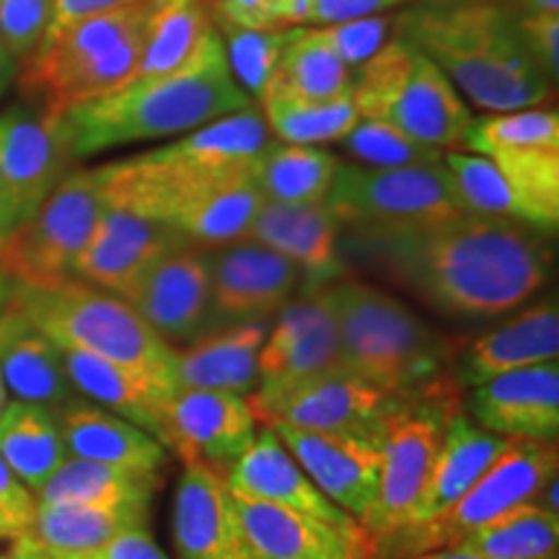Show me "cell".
<instances>
[{"mask_svg":"<svg viewBox=\"0 0 559 559\" xmlns=\"http://www.w3.org/2000/svg\"><path fill=\"white\" fill-rule=\"evenodd\" d=\"M355 243L402 288L464 319L519 309L547 283L551 267L547 234L477 213L407 234H355Z\"/></svg>","mask_w":559,"mask_h":559,"instance_id":"obj_1","label":"cell"},{"mask_svg":"<svg viewBox=\"0 0 559 559\" xmlns=\"http://www.w3.org/2000/svg\"><path fill=\"white\" fill-rule=\"evenodd\" d=\"M272 135L260 107L185 132L174 143L96 166L104 205L177 228L200 205L236 181L254 177Z\"/></svg>","mask_w":559,"mask_h":559,"instance_id":"obj_2","label":"cell"},{"mask_svg":"<svg viewBox=\"0 0 559 559\" xmlns=\"http://www.w3.org/2000/svg\"><path fill=\"white\" fill-rule=\"evenodd\" d=\"M249 104V96L230 75L215 29L185 68L135 79L115 94L62 111L60 120L79 160L132 143L179 138Z\"/></svg>","mask_w":559,"mask_h":559,"instance_id":"obj_3","label":"cell"},{"mask_svg":"<svg viewBox=\"0 0 559 559\" xmlns=\"http://www.w3.org/2000/svg\"><path fill=\"white\" fill-rule=\"evenodd\" d=\"M394 34L428 55L461 99L487 115L542 107L555 91L523 47L506 3H417L396 16Z\"/></svg>","mask_w":559,"mask_h":559,"instance_id":"obj_4","label":"cell"},{"mask_svg":"<svg viewBox=\"0 0 559 559\" xmlns=\"http://www.w3.org/2000/svg\"><path fill=\"white\" fill-rule=\"evenodd\" d=\"M345 370L383 394L428 407H461L451 345L402 300L366 283L330 285Z\"/></svg>","mask_w":559,"mask_h":559,"instance_id":"obj_5","label":"cell"},{"mask_svg":"<svg viewBox=\"0 0 559 559\" xmlns=\"http://www.w3.org/2000/svg\"><path fill=\"white\" fill-rule=\"evenodd\" d=\"M153 0L91 16L45 34L19 62L16 86L47 115L102 99L135 81Z\"/></svg>","mask_w":559,"mask_h":559,"instance_id":"obj_6","label":"cell"},{"mask_svg":"<svg viewBox=\"0 0 559 559\" xmlns=\"http://www.w3.org/2000/svg\"><path fill=\"white\" fill-rule=\"evenodd\" d=\"M9 309L60 349H81L132 370L166 396L174 347L145 324L128 300L79 277L55 285H13Z\"/></svg>","mask_w":559,"mask_h":559,"instance_id":"obj_7","label":"cell"},{"mask_svg":"<svg viewBox=\"0 0 559 559\" xmlns=\"http://www.w3.org/2000/svg\"><path fill=\"white\" fill-rule=\"evenodd\" d=\"M353 102L360 120L386 122L438 151L464 148L474 122L443 70L400 34L353 70Z\"/></svg>","mask_w":559,"mask_h":559,"instance_id":"obj_8","label":"cell"},{"mask_svg":"<svg viewBox=\"0 0 559 559\" xmlns=\"http://www.w3.org/2000/svg\"><path fill=\"white\" fill-rule=\"evenodd\" d=\"M326 205L360 236L407 234L466 213L443 160L396 169L340 164Z\"/></svg>","mask_w":559,"mask_h":559,"instance_id":"obj_9","label":"cell"},{"mask_svg":"<svg viewBox=\"0 0 559 559\" xmlns=\"http://www.w3.org/2000/svg\"><path fill=\"white\" fill-rule=\"evenodd\" d=\"M551 474H557L555 440H513L466 495L445 513L396 531L376 547V559H407L423 551L453 547L466 534L500 519L508 510L534 502Z\"/></svg>","mask_w":559,"mask_h":559,"instance_id":"obj_10","label":"cell"},{"mask_svg":"<svg viewBox=\"0 0 559 559\" xmlns=\"http://www.w3.org/2000/svg\"><path fill=\"white\" fill-rule=\"evenodd\" d=\"M102 213L99 169H73L0 243V272L13 285H55L73 277Z\"/></svg>","mask_w":559,"mask_h":559,"instance_id":"obj_11","label":"cell"},{"mask_svg":"<svg viewBox=\"0 0 559 559\" xmlns=\"http://www.w3.org/2000/svg\"><path fill=\"white\" fill-rule=\"evenodd\" d=\"M464 151L498 166L513 192L521 221L549 234L559 223V115L526 107L495 111L472 122Z\"/></svg>","mask_w":559,"mask_h":559,"instance_id":"obj_12","label":"cell"},{"mask_svg":"<svg viewBox=\"0 0 559 559\" xmlns=\"http://www.w3.org/2000/svg\"><path fill=\"white\" fill-rule=\"evenodd\" d=\"M260 425L285 423L293 428L366 440L379 449L391 419L409 402L396 400L349 373H330L277 394L247 396Z\"/></svg>","mask_w":559,"mask_h":559,"instance_id":"obj_13","label":"cell"},{"mask_svg":"<svg viewBox=\"0 0 559 559\" xmlns=\"http://www.w3.org/2000/svg\"><path fill=\"white\" fill-rule=\"evenodd\" d=\"M461 407H428V404H407L391 419L379 453V489L373 508L362 528L379 547L389 536L407 526L412 510L428 487L438 451L443 445L445 425Z\"/></svg>","mask_w":559,"mask_h":559,"instance_id":"obj_14","label":"cell"},{"mask_svg":"<svg viewBox=\"0 0 559 559\" xmlns=\"http://www.w3.org/2000/svg\"><path fill=\"white\" fill-rule=\"evenodd\" d=\"M330 373H347L330 285L288 300L260 349V394H277Z\"/></svg>","mask_w":559,"mask_h":559,"instance_id":"obj_15","label":"cell"},{"mask_svg":"<svg viewBox=\"0 0 559 559\" xmlns=\"http://www.w3.org/2000/svg\"><path fill=\"white\" fill-rule=\"evenodd\" d=\"M73 160L60 115H47L29 102L0 109V187L21 221L73 171Z\"/></svg>","mask_w":559,"mask_h":559,"instance_id":"obj_16","label":"cell"},{"mask_svg":"<svg viewBox=\"0 0 559 559\" xmlns=\"http://www.w3.org/2000/svg\"><path fill=\"white\" fill-rule=\"evenodd\" d=\"M257 438V419L247 396L228 391H174L164 407L160 443L181 461H202L226 474Z\"/></svg>","mask_w":559,"mask_h":559,"instance_id":"obj_17","label":"cell"},{"mask_svg":"<svg viewBox=\"0 0 559 559\" xmlns=\"http://www.w3.org/2000/svg\"><path fill=\"white\" fill-rule=\"evenodd\" d=\"M228 502L239 523L247 559H376V542L368 531L349 534L230 489Z\"/></svg>","mask_w":559,"mask_h":559,"instance_id":"obj_18","label":"cell"},{"mask_svg":"<svg viewBox=\"0 0 559 559\" xmlns=\"http://www.w3.org/2000/svg\"><path fill=\"white\" fill-rule=\"evenodd\" d=\"M187 243L190 241L166 223L104 205L99 226L91 236L88 247L81 251L73 277L128 298L153 264Z\"/></svg>","mask_w":559,"mask_h":559,"instance_id":"obj_19","label":"cell"},{"mask_svg":"<svg viewBox=\"0 0 559 559\" xmlns=\"http://www.w3.org/2000/svg\"><path fill=\"white\" fill-rule=\"evenodd\" d=\"M158 337L194 340L215 321L210 296L207 254L187 247L174 249L145 272L124 298Z\"/></svg>","mask_w":559,"mask_h":559,"instance_id":"obj_20","label":"cell"},{"mask_svg":"<svg viewBox=\"0 0 559 559\" xmlns=\"http://www.w3.org/2000/svg\"><path fill=\"white\" fill-rule=\"evenodd\" d=\"M267 428L283 440L296 464L324 492V498L362 526L379 489V449L366 440L300 430L285 423H270Z\"/></svg>","mask_w":559,"mask_h":559,"instance_id":"obj_21","label":"cell"},{"mask_svg":"<svg viewBox=\"0 0 559 559\" xmlns=\"http://www.w3.org/2000/svg\"><path fill=\"white\" fill-rule=\"evenodd\" d=\"M207 272L215 319L236 324L283 309L304 277L290 260L254 241L226 243L207 257Z\"/></svg>","mask_w":559,"mask_h":559,"instance_id":"obj_22","label":"cell"},{"mask_svg":"<svg viewBox=\"0 0 559 559\" xmlns=\"http://www.w3.org/2000/svg\"><path fill=\"white\" fill-rule=\"evenodd\" d=\"M472 419L495 436L519 440H557L559 432V362L498 373L474 386Z\"/></svg>","mask_w":559,"mask_h":559,"instance_id":"obj_23","label":"cell"},{"mask_svg":"<svg viewBox=\"0 0 559 559\" xmlns=\"http://www.w3.org/2000/svg\"><path fill=\"white\" fill-rule=\"evenodd\" d=\"M223 477H226L230 492H239L243 498L309 515V519L330 523V526L349 531V534L366 531L353 515H347L345 510L324 498V492L306 477V472L296 464L283 440L267 425L257 430L249 451L239 461H234Z\"/></svg>","mask_w":559,"mask_h":559,"instance_id":"obj_24","label":"cell"},{"mask_svg":"<svg viewBox=\"0 0 559 559\" xmlns=\"http://www.w3.org/2000/svg\"><path fill=\"white\" fill-rule=\"evenodd\" d=\"M171 528L179 559H247L226 477L202 461H185Z\"/></svg>","mask_w":559,"mask_h":559,"instance_id":"obj_25","label":"cell"},{"mask_svg":"<svg viewBox=\"0 0 559 559\" xmlns=\"http://www.w3.org/2000/svg\"><path fill=\"white\" fill-rule=\"evenodd\" d=\"M340 221L326 202L288 205L264 200L247 230V239L290 260L313 285H326L340 275Z\"/></svg>","mask_w":559,"mask_h":559,"instance_id":"obj_26","label":"cell"},{"mask_svg":"<svg viewBox=\"0 0 559 559\" xmlns=\"http://www.w3.org/2000/svg\"><path fill=\"white\" fill-rule=\"evenodd\" d=\"M267 330L260 321H239L205 332L190 347L171 353L174 391L202 389L249 396L260 389V349Z\"/></svg>","mask_w":559,"mask_h":559,"instance_id":"obj_27","label":"cell"},{"mask_svg":"<svg viewBox=\"0 0 559 559\" xmlns=\"http://www.w3.org/2000/svg\"><path fill=\"white\" fill-rule=\"evenodd\" d=\"M68 456L96 461L128 472L158 474L166 464V449L138 425L88 400H68L55 409Z\"/></svg>","mask_w":559,"mask_h":559,"instance_id":"obj_28","label":"cell"},{"mask_svg":"<svg viewBox=\"0 0 559 559\" xmlns=\"http://www.w3.org/2000/svg\"><path fill=\"white\" fill-rule=\"evenodd\" d=\"M559 358V311L555 300L528 306L498 330L481 334L461 355L456 379L461 386H477L508 370Z\"/></svg>","mask_w":559,"mask_h":559,"instance_id":"obj_29","label":"cell"},{"mask_svg":"<svg viewBox=\"0 0 559 559\" xmlns=\"http://www.w3.org/2000/svg\"><path fill=\"white\" fill-rule=\"evenodd\" d=\"M513 440L515 438L495 436V432L479 428L466 415L464 407L453 412L449 425H445V438L438 451L436 466H432L428 487H425L423 498L412 510L404 528L445 513L513 445Z\"/></svg>","mask_w":559,"mask_h":559,"instance_id":"obj_30","label":"cell"},{"mask_svg":"<svg viewBox=\"0 0 559 559\" xmlns=\"http://www.w3.org/2000/svg\"><path fill=\"white\" fill-rule=\"evenodd\" d=\"M0 376L13 400L50 412L75 396L60 347L11 309L0 313Z\"/></svg>","mask_w":559,"mask_h":559,"instance_id":"obj_31","label":"cell"},{"mask_svg":"<svg viewBox=\"0 0 559 559\" xmlns=\"http://www.w3.org/2000/svg\"><path fill=\"white\" fill-rule=\"evenodd\" d=\"M60 353L62 362H66V373L75 391H81L88 402L99 404V407L138 425L140 430H145L160 443L164 407L169 402L164 391L140 379L132 370L99 358V355L81 353V349H60Z\"/></svg>","mask_w":559,"mask_h":559,"instance_id":"obj_32","label":"cell"},{"mask_svg":"<svg viewBox=\"0 0 559 559\" xmlns=\"http://www.w3.org/2000/svg\"><path fill=\"white\" fill-rule=\"evenodd\" d=\"M148 526V506H41L32 534L50 559H81L128 528Z\"/></svg>","mask_w":559,"mask_h":559,"instance_id":"obj_33","label":"cell"},{"mask_svg":"<svg viewBox=\"0 0 559 559\" xmlns=\"http://www.w3.org/2000/svg\"><path fill=\"white\" fill-rule=\"evenodd\" d=\"M0 459L37 495L68 459L55 412L16 400L5 404L0 412Z\"/></svg>","mask_w":559,"mask_h":559,"instance_id":"obj_34","label":"cell"},{"mask_svg":"<svg viewBox=\"0 0 559 559\" xmlns=\"http://www.w3.org/2000/svg\"><path fill=\"white\" fill-rule=\"evenodd\" d=\"M158 474L68 456L34 498L41 506H151Z\"/></svg>","mask_w":559,"mask_h":559,"instance_id":"obj_35","label":"cell"},{"mask_svg":"<svg viewBox=\"0 0 559 559\" xmlns=\"http://www.w3.org/2000/svg\"><path fill=\"white\" fill-rule=\"evenodd\" d=\"M257 99L270 135L288 145L342 143L360 120L353 94L319 102L267 83Z\"/></svg>","mask_w":559,"mask_h":559,"instance_id":"obj_36","label":"cell"},{"mask_svg":"<svg viewBox=\"0 0 559 559\" xmlns=\"http://www.w3.org/2000/svg\"><path fill=\"white\" fill-rule=\"evenodd\" d=\"M342 160L321 145L270 143L254 166L262 198L288 205H319L330 198Z\"/></svg>","mask_w":559,"mask_h":559,"instance_id":"obj_37","label":"cell"},{"mask_svg":"<svg viewBox=\"0 0 559 559\" xmlns=\"http://www.w3.org/2000/svg\"><path fill=\"white\" fill-rule=\"evenodd\" d=\"M215 32L205 0H153L135 79L185 68Z\"/></svg>","mask_w":559,"mask_h":559,"instance_id":"obj_38","label":"cell"},{"mask_svg":"<svg viewBox=\"0 0 559 559\" xmlns=\"http://www.w3.org/2000/svg\"><path fill=\"white\" fill-rule=\"evenodd\" d=\"M267 83L306 99L326 102L353 94V70L332 50L319 26H296L288 29Z\"/></svg>","mask_w":559,"mask_h":559,"instance_id":"obj_39","label":"cell"},{"mask_svg":"<svg viewBox=\"0 0 559 559\" xmlns=\"http://www.w3.org/2000/svg\"><path fill=\"white\" fill-rule=\"evenodd\" d=\"M453 547L469 549L485 559H557L559 519L542 506L523 502L466 534Z\"/></svg>","mask_w":559,"mask_h":559,"instance_id":"obj_40","label":"cell"},{"mask_svg":"<svg viewBox=\"0 0 559 559\" xmlns=\"http://www.w3.org/2000/svg\"><path fill=\"white\" fill-rule=\"evenodd\" d=\"M443 164L451 174L453 187H456V194L466 213L523 223L513 192H510L498 166L487 156L474 151H445Z\"/></svg>","mask_w":559,"mask_h":559,"instance_id":"obj_41","label":"cell"},{"mask_svg":"<svg viewBox=\"0 0 559 559\" xmlns=\"http://www.w3.org/2000/svg\"><path fill=\"white\" fill-rule=\"evenodd\" d=\"M342 143H345L349 156L358 160V166H368V169L438 164V160H443L445 153L432 148V145L419 143L407 132L391 128L386 122L376 120H358V124L347 132Z\"/></svg>","mask_w":559,"mask_h":559,"instance_id":"obj_42","label":"cell"},{"mask_svg":"<svg viewBox=\"0 0 559 559\" xmlns=\"http://www.w3.org/2000/svg\"><path fill=\"white\" fill-rule=\"evenodd\" d=\"M215 29L221 34L230 75L243 88V94L260 96L264 83L270 81L272 70L277 66L288 29L254 32L226 24H215Z\"/></svg>","mask_w":559,"mask_h":559,"instance_id":"obj_43","label":"cell"},{"mask_svg":"<svg viewBox=\"0 0 559 559\" xmlns=\"http://www.w3.org/2000/svg\"><path fill=\"white\" fill-rule=\"evenodd\" d=\"M313 0H205L213 24L272 32L309 26Z\"/></svg>","mask_w":559,"mask_h":559,"instance_id":"obj_44","label":"cell"},{"mask_svg":"<svg viewBox=\"0 0 559 559\" xmlns=\"http://www.w3.org/2000/svg\"><path fill=\"white\" fill-rule=\"evenodd\" d=\"M394 21L396 16L383 13V16L355 19L345 21V24L319 26V29L332 45V50L340 55V60L345 62L349 70H355L368 58H373V55L394 37Z\"/></svg>","mask_w":559,"mask_h":559,"instance_id":"obj_45","label":"cell"},{"mask_svg":"<svg viewBox=\"0 0 559 559\" xmlns=\"http://www.w3.org/2000/svg\"><path fill=\"white\" fill-rule=\"evenodd\" d=\"M52 0H0V41L19 62L45 37Z\"/></svg>","mask_w":559,"mask_h":559,"instance_id":"obj_46","label":"cell"},{"mask_svg":"<svg viewBox=\"0 0 559 559\" xmlns=\"http://www.w3.org/2000/svg\"><path fill=\"white\" fill-rule=\"evenodd\" d=\"M515 13V11H513ZM515 29L531 60L551 83L559 75V13H515Z\"/></svg>","mask_w":559,"mask_h":559,"instance_id":"obj_47","label":"cell"},{"mask_svg":"<svg viewBox=\"0 0 559 559\" xmlns=\"http://www.w3.org/2000/svg\"><path fill=\"white\" fill-rule=\"evenodd\" d=\"M409 3H419V0H313L309 26H332L355 19L383 16Z\"/></svg>","mask_w":559,"mask_h":559,"instance_id":"obj_48","label":"cell"},{"mask_svg":"<svg viewBox=\"0 0 559 559\" xmlns=\"http://www.w3.org/2000/svg\"><path fill=\"white\" fill-rule=\"evenodd\" d=\"M37 498L0 459V528H32Z\"/></svg>","mask_w":559,"mask_h":559,"instance_id":"obj_49","label":"cell"},{"mask_svg":"<svg viewBox=\"0 0 559 559\" xmlns=\"http://www.w3.org/2000/svg\"><path fill=\"white\" fill-rule=\"evenodd\" d=\"M81 559H169L164 549L151 539L148 526L128 528L109 539L104 547L88 551Z\"/></svg>","mask_w":559,"mask_h":559,"instance_id":"obj_50","label":"cell"},{"mask_svg":"<svg viewBox=\"0 0 559 559\" xmlns=\"http://www.w3.org/2000/svg\"><path fill=\"white\" fill-rule=\"evenodd\" d=\"M130 3H138V0H52V19L45 34L66 29V26L75 24V21L124 9Z\"/></svg>","mask_w":559,"mask_h":559,"instance_id":"obj_51","label":"cell"},{"mask_svg":"<svg viewBox=\"0 0 559 559\" xmlns=\"http://www.w3.org/2000/svg\"><path fill=\"white\" fill-rule=\"evenodd\" d=\"M0 559H50L32 528H0Z\"/></svg>","mask_w":559,"mask_h":559,"instance_id":"obj_52","label":"cell"},{"mask_svg":"<svg viewBox=\"0 0 559 559\" xmlns=\"http://www.w3.org/2000/svg\"><path fill=\"white\" fill-rule=\"evenodd\" d=\"M16 73H19V60L5 50L3 41H0V102L5 99L13 83H16Z\"/></svg>","mask_w":559,"mask_h":559,"instance_id":"obj_53","label":"cell"},{"mask_svg":"<svg viewBox=\"0 0 559 559\" xmlns=\"http://www.w3.org/2000/svg\"><path fill=\"white\" fill-rule=\"evenodd\" d=\"M19 223H21V215L16 205H13V200L5 194L3 187H0V243H3L5 236H9Z\"/></svg>","mask_w":559,"mask_h":559,"instance_id":"obj_54","label":"cell"},{"mask_svg":"<svg viewBox=\"0 0 559 559\" xmlns=\"http://www.w3.org/2000/svg\"><path fill=\"white\" fill-rule=\"evenodd\" d=\"M506 5L515 13H559V0H508Z\"/></svg>","mask_w":559,"mask_h":559,"instance_id":"obj_55","label":"cell"},{"mask_svg":"<svg viewBox=\"0 0 559 559\" xmlns=\"http://www.w3.org/2000/svg\"><path fill=\"white\" fill-rule=\"evenodd\" d=\"M407 559H485V557L474 555V551H469V549L445 547V549H436V551H423V555H415Z\"/></svg>","mask_w":559,"mask_h":559,"instance_id":"obj_56","label":"cell"},{"mask_svg":"<svg viewBox=\"0 0 559 559\" xmlns=\"http://www.w3.org/2000/svg\"><path fill=\"white\" fill-rule=\"evenodd\" d=\"M9 298H11V280L0 272V313L9 309Z\"/></svg>","mask_w":559,"mask_h":559,"instance_id":"obj_57","label":"cell"},{"mask_svg":"<svg viewBox=\"0 0 559 559\" xmlns=\"http://www.w3.org/2000/svg\"><path fill=\"white\" fill-rule=\"evenodd\" d=\"M430 5H453V3H508V0H419Z\"/></svg>","mask_w":559,"mask_h":559,"instance_id":"obj_58","label":"cell"},{"mask_svg":"<svg viewBox=\"0 0 559 559\" xmlns=\"http://www.w3.org/2000/svg\"><path fill=\"white\" fill-rule=\"evenodd\" d=\"M5 404H9V391H5L3 376H0V412H3V409H5Z\"/></svg>","mask_w":559,"mask_h":559,"instance_id":"obj_59","label":"cell"}]
</instances>
